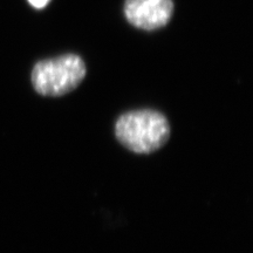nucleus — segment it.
<instances>
[{
    "mask_svg": "<svg viewBox=\"0 0 253 253\" xmlns=\"http://www.w3.org/2000/svg\"><path fill=\"white\" fill-rule=\"evenodd\" d=\"M115 136L128 150L147 155L167 144L170 137V125L166 116L156 110H132L118 119Z\"/></svg>",
    "mask_w": 253,
    "mask_h": 253,
    "instance_id": "obj_1",
    "label": "nucleus"
},
{
    "mask_svg": "<svg viewBox=\"0 0 253 253\" xmlns=\"http://www.w3.org/2000/svg\"><path fill=\"white\" fill-rule=\"evenodd\" d=\"M86 65L77 54H65L36 63L31 80L42 96H62L77 88L86 77Z\"/></svg>",
    "mask_w": 253,
    "mask_h": 253,
    "instance_id": "obj_2",
    "label": "nucleus"
},
{
    "mask_svg": "<svg viewBox=\"0 0 253 253\" xmlns=\"http://www.w3.org/2000/svg\"><path fill=\"white\" fill-rule=\"evenodd\" d=\"M125 15L132 26L144 31L162 28L173 13L172 0H126Z\"/></svg>",
    "mask_w": 253,
    "mask_h": 253,
    "instance_id": "obj_3",
    "label": "nucleus"
},
{
    "mask_svg": "<svg viewBox=\"0 0 253 253\" xmlns=\"http://www.w3.org/2000/svg\"><path fill=\"white\" fill-rule=\"evenodd\" d=\"M50 0H28V2L36 8H43L48 5Z\"/></svg>",
    "mask_w": 253,
    "mask_h": 253,
    "instance_id": "obj_4",
    "label": "nucleus"
}]
</instances>
